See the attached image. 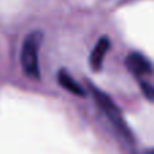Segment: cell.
Returning <instances> with one entry per match:
<instances>
[{
  "mask_svg": "<svg viewBox=\"0 0 154 154\" xmlns=\"http://www.w3.org/2000/svg\"><path fill=\"white\" fill-rule=\"evenodd\" d=\"M126 66L135 76H145L152 70V65H150L149 60L145 56H142L141 53L128 54L127 58H126Z\"/></svg>",
  "mask_w": 154,
  "mask_h": 154,
  "instance_id": "cell-4",
  "label": "cell"
},
{
  "mask_svg": "<svg viewBox=\"0 0 154 154\" xmlns=\"http://www.w3.org/2000/svg\"><path fill=\"white\" fill-rule=\"evenodd\" d=\"M89 89H91V92H92L93 99H95V101L97 103V106L100 107V109L106 114V116L108 118V120L112 123V126L116 128L118 133H119L123 138L127 139V141H133V133H131L128 125L126 123L120 109L118 108V106L114 103V100H112L107 93H104L101 89L96 88L95 85L89 84Z\"/></svg>",
  "mask_w": 154,
  "mask_h": 154,
  "instance_id": "cell-2",
  "label": "cell"
},
{
  "mask_svg": "<svg viewBox=\"0 0 154 154\" xmlns=\"http://www.w3.org/2000/svg\"><path fill=\"white\" fill-rule=\"evenodd\" d=\"M150 154H154V152H152V153H150Z\"/></svg>",
  "mask_w": 154,
  "mask_h": 154,
  "instance_id": "cell-7",
  "label": "cell"
},
{
  "mask_svg": "<svg viewBox=\"0 0 154 154\" xmlns=\"http://www.w3.org/2000/svg\"><path fill=\"white\" fill-rule=\"evenodd\" d=\"M141 87H142V89H143L145 95H146L147 97L150 99V100H153V101H154V88H153V87H150V85H147L146 82H142Z\"/></svg>",
  "mask_w": 154,
  "mask_h": 154,
  "instance_id": "cell-6",
  "label": "cell"
},
{
  "mask_svg": "<svg viewBox=\"0 0 154 154\" xmlns=\"http://www.w3.org/2000/svg\"><path fill=\"white\" fill-rule=\"evenodd\" d=\"M43 41V34L38 30L31 31L26 35L22 45L20 62L24 75L30 79L39 80V48Z\"/></svg>",
  "mask_w": 154,
  "mask_h": 154,
  "instance_id": "cell-1",
  "label": "cell"
},
{
  "mask_svg": "<svg viewBox=\"0 0 154 154\" xmlns=\"http://www.w3.org/2000/svg\"><path fill=\"white\" fill-rule=\"evenodd\" d=\"M109 46H111L109 38L101 37L100 39L97 41L96 46L93 48L92 53H91V57H89V65L95 72H97V70L101 69L104 58H106V54H107V51H108Z\"/></svg>",
  "mask_w": 154,
  "mask_h": 154,
  "instance_id": "cell-3",
  "label": "cell"
},
{
  "mask_svg": "<svg viewBox=\"0 0 154 154\" xmlns=\"http://www.w3.org/2000/svg\"><path fill=\"white\" fill-rule=\"evenodd\" d=\"M57 79H58L60 85H61L64 89H66L68 92L73 93V95H76V96H80V97H84L85 96L84 88H82L81 85H80L79 82H77L76 80L66 72V70H64V69L60 70Z\"/></svg>",
  "mask_w": 154,
  "mask_h": 154,
  "instance_id": "cell-5",
  "label": "cell"
}]
</instances>
